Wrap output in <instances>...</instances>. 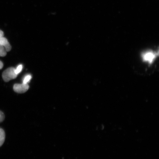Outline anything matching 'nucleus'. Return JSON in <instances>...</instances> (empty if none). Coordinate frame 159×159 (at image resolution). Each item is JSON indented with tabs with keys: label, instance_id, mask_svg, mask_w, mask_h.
Listing matches in <instances>:
<instances>
[{
	"label": "nucleus",
	"instance_id": "obj_1",
	"mask_svg": "<svg viewBox=\"0 0 159 159\" xmlns=\"http://www.w3.org/2000/svg\"><path fill=\"white\" fill-rule=\"evenodd\" d=\"M158 51L157 52L152 50H148L142 53L141 57L144 62L148 63L149 64H152L158 56Z\"/></svg>",
	"mask_w": 159,
	"mask_h": 159
},
{
	"label": "nucleus",
	"instance_id": "obj_3",
	"mask_svg": "<svg viewBox=\"0 0 159 159\" xmlns=\"http://www.w3.org/2000/svg\"><path fill=\"white\" fill-rule=\"evenodd\" d=\"M29 86L28 84H16L13 86V89L15 92L24 93L28 90Z\"/></svg>",
	"mask_w": 159,
	"mask_h": 159
},
{
	"label": "nucleus",
	"instance_id": "obj_11",
	"mask_svg": "<svg viewBox=\"0 0 159 159\" xmlns=\"http://www.w3.org/2000/svg\"><path fill=\"white\" fill-rule=\"evenodd\" d=\"M3 64L2 62V61H0V70L1 69L3 68Z\"/></svg>",
	"mask_w": 159,
	"mask_h": 159
},
{
	"label": "nucleus",
	"instance_id": "obj_5",
	"mask_svg": "<svg viewBox=\"0 0 159 159\" xmlns=\"http://www.w3.org/2000/svg\"><path fill=\"white\" fill-rule=\"evenodd\" d=\"M5 139V131L3 129L0 128V147H1L4 143Z\"/></svg>",
	"mask_w": 159,
	"mask_h": 159
},
{
	"label": "nucleus",
	"instance_id": "obj_7",
	"mask_svg": "<svg viewBox=\"0 0 159 159\" xmlns=\"http://www.w3.org/2000/svg\"><path fill=\"white\" fill-rule=\"evenodd\" d=\"M32 79V76L30 75H27L24 78L23 83L24 84H28Z\"/></svg>",
	"mask_w": 159,
	"mask_h": 159
},
{
	"label": "nucleus",
	"instance_id": "obj_2",
	"mask_svg": "<svg viewBox=\"0 0 159 159\" xmlns=\"http://www.w3.org/2000/svg\"><path fill=\"white\" fill-rule=\"evenodd\" d=\"M15 69L13 67H9L6 69L2 73V78L5 82H7L9 81L16 78L17 75L15 73Z\"/></svg>",
	"mask_w": 159,
	"mask_h": 159
},
{
	"label": "nucleus",
	"instance_id": "obj_6",
	"mask_svg": "<svg viewBox=\"0 0 159 159\" xmlns=\"http://www.w3.org/2000/svg\"><path fill=\"white\" fill-rule=\"evenodd\" d=\"M7 54V51L5 47L0 45V57H5Z\"/></svg>",
	"mask_w": 159,
	"mask_h": 159
},
{
	"label": "nucleus",
	"instance_id": "obj_8",
	"mask_svg": "<svg viewBox=\"0 0 159 159\" xmlns=\"http://www.w3.org/2000/svg\"><path fill=\"white\" fill-rule=\"evenodd\" d=\"M23 65H19L17 67V68L15 69V73L17 75H18L20 73L22 70Z\"/></svg>",
	"mask_w": 159,
	"mask_h": 159
},
{
	"label": "nucleus",
	"instance_id": "obj_9",
	"mask_svg": "<svg viewBox=\"0 0 159 159\" xmlns=\"http://www.w3.org/2000/svg\"><path fill=\"white\" fill-rule=\"evenodd\" d=\"M5 118V116L3 113L1 111H0V122H3Z\"/></svg>",
	"mask_w": 159,
	"mask_h": 159
},
{
	"label": "nucleus",
	"instance_id": "obj_10",
	"mask_svg": "<svg viewBox=\"0 0 159 159\" xmlns=\"http://www.w3.org/2000/svg\"><path fill=\"white\" fill-rule=\"evenodd\" d=\"M4 35V33L3 31L0 30V38L3 37Z\"/></svg>",
	"mask_w": 159,
	"mask_h": 159
},
{
	"label": "nucleus",
	"instance_id": "obj_4",
	"mask_svg": "<svg viewBox=\"0 0 159 159\" xmlns=\"http://www.w3.org/2000/svg\"><path fill=\"white\" fill-rule=\"evenodd\" d=\"M0 45L5 47L7 52L11 50V45L6 38L3 37L0 38Z\"/></svg>",
	"mask_w": 159,
	"mask_h": 159
}]
</instances>
